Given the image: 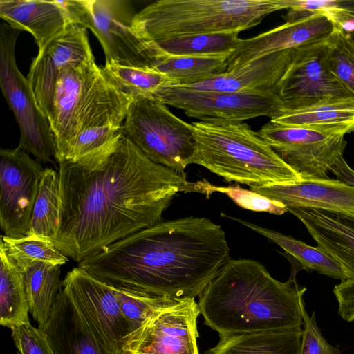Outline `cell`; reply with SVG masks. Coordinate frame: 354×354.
Wrapping results in <instances>:
<instances>
[{
	"mask_svg": "<svg viewBox=\"0 0 354 354\" xmlns=\"http://www.w3.org/2000/svg\"><path fill=\"white\" fill-rule=\"evenodd\" d=\"M59 230L53 241L80 263L109 245L162 221L192 182L151 160L123 132L99 151L59 162Z\"/></svg>",
	"mask_w": 354,
	"mask_h": 354,
	"instance_id": "obj_1",
	"label": "cell"
},
{
	"mask_svg": "<svg viewBox=\"0 0 354 354\" xmlns=\"http://www.w3.org/2000/svg\"><path fill=\"white\" fill-rule=\"evenodd\" d=\"M231 259L223 228L188 216L141 230L78 263L112 286L148 295L195 299Z\"/></svg>",
	"mask_w": 354,
	"mask_h": 354,
	"instance_id": "obj_2",
	"label": "cell"
},
{
	"mask_svg": "<svg viewBox=\"0 0 354 354\" xmlns=\"http://www.w3.org/2000/svg\"><path fill=\"white\" fill-rule=\"evenodd\" d=\"M295 273L281 282L257 261L231 259L198 297L205 324L219 335L301 326L306 288Z\"/></svg>",
	"mask_w": 354,
	"mask_h": 354,
	"instance_id": "obj_3",
	"label": "cell"
},
{
	"mask_svg": "<svg viewBox=\"0 0 354 354\" xmlns=\"http://www.w3.org/2000/svg\"><path fill=\"white\" fill-rule=\"evenodd\" d=\"M196 148L191 164L201 165L226 182L250 187L301 180L272 147L245 122L192 123Z\"/></svg>",
	"mask_w": 354,
	"mask_h": 354,
	"instance_id": "obj_4",
	"label": "cell"
},
{
	"mask_svg": "<svg viewBox=\"0 0 354 354\" xmlns=\"http://www.w3.org/2000/svg\"><path fill=\"white\" fill-rule=\"evenodd\" d=\"M133 97L118 88L92 57L62 71L48 117L58 162L66 160L83 130L122 125Z\"/></svg>",
	"mask_w": 354,
	"mask_h": 354,
	"instance_id": "obj_5",
	"label": "cell"
},
{
	"mask_svg": "<svg viewBox=\"0 0 354 354\" xmlns=\"http://www.w3.org/2000/svg\"><path fill=\"white\" fill-rule=\"evenodd\" d=\"M290 0H159L136 14L132 26L145 42L200 34L239 32Z\"/></svg>",
	"mask_w": 354,
	"mask_h": 354,
	"instance_id": "obj_6",
	"label": "cell"
},
{
	"mask_svg": "<svg viewBox=\"0 0 354 354\" xmlns=\"http://www.w3.org/2000/svg\"><path fill=\"white\" fill-rule=\"evenodd\" d=\"M122 130L151 160L186 176L196 148L192 124L166 104L153 97H133Z\"/></svg>",
	"mask_w": 354,
	"mask_h": 354,
	"instance_id": "obj_7",
	"label": "cell"
},
{
	"mask_svg": "<svg viewBox=\"0 0 354 354\" xmlns=\"http://www.w3.org/2000/svg\"><path fill=\"white\" fill-rule=\"evenodd\" d=\"M71 22L88 28L100 42L106 64L154 68L155 53L135 32L127 0H62Z\"/></svg>",
	"mask_w": 354,
	"mask_h": 354,
	"instance_id": "obj_8",
	"label": "cell"
},
{
	"mask_svg": "<svg viewBox=\"0 0 354 354\" xmlns=\"http://www.w3.org/2000/svg\"><path fill=\"white\" fill-rule=\"evenodd\" d=\"M21 30L2 22L0 30V85L20 130L18 149L36 160L54 163L57 149L48 118L39 109L29 82L18 68L15 46Z\"/></svg>",
	"mask_w": 354,
	"mask_h": 354,
	"instance_id": "obj_9",
	"label": "cell"
},
{
	"mask_svg": "<svg viewBox=\"0 0 354 354\" xmlns=\"http://www.w3.org/2000/svg\"><path fill=\"white\" fill-rule=\"evenodd\" d=\"M350 128L285 126L270 120L257 132L301 180L328 178Z\"/></svg>",
	"mask_w": 354,
	"mask_h": 354,
	"instance_id": "obj_10",
	"label": "cell"
},
{
	"mask_svg": "<svg viewBox=\"0 0 354 354\" xmlns=\"http://www.w3.org/2000/svg\"><path fill=\"white\" fill-rule=\"evenodd\" d=\"M62 287L96 342L109 354H127L131 330L112 286L77 266L66 274Z\"/></svg>",
	"mask_w": 354,
	"mask_h": 354,
	"instance_id": "obj_11",
	"label": "cell"
},
{
	"mask_svg": "<svg viewBox=\"0 0 354 354\" xmlns=\"http://www.w3.org/2000/svg\"><path fill=\"white\" fill-rule=\"evenodd\" d=\"M153 98L201 121L242 122L261 116L271 120L282 111L275 91L234 93L167 86Z\"/></svg>",
	"mask_w": 354,
	"mask_h": 354,
	"instance_id": "obj_12",
	"label": "cell"
},
{
	"mask_svg": "<svg viewBox=\"0 0 354 354\" xmlns=\"http://www.w3.org/2000/svg\"><path fill=\"white\" fill-rule=\"evenodd\" d=\"M326 39L294 50L290 64L276 88L281 113L334 100L354 97L328 66L325 58Z\"/></svg>",
	"mask_w": 354,
	"mask_h": 354,
	"instance_id": "obj_13",
	"label": "cell"
},
{
	"mask_svg": "<svg viewBox=\"0 0 354 354\" xmlns=\"http://www.w3.org/2000/svg\"><path fill=\"white\" fill-rule=\"evenodd\" d=\"M44 169L17 147L0 151V225L4 236H26Z\"/></svg>",
	"mask_w": 354,
	"mask_h": 354,
	"instance_id": "obj_14",
	"label": "cell"
},
{
	"mask_svg": "<svg viewBox=\"0 0 354 354\" xmlns=\"http://www.w3.org/2000/svg\"><path fill=\"white\" fill-rule=\"evenodd\" d=\"M201 310L194 299H185L151 316L130 334L127 354H199L197 318Z\"/></svg>",
	"mask_w": 354,
	"mask_h": 354,
	"instance_id": "obj_15",
	"label": "cell"
},
{
	"mask_svg": "<svg viewBox=\"0 0 354 354\" xmlns=\"http://www.w3.org/2000/svg\"><path fill=\"white\" fill-rule=\"evenodd\" d=\"M93 57L86 29L73 24L32 59L26 78L39 109L47 118L62 71Z\"/></svg>",
	"mask_w": 354,
	"mask_h": 354,
	"instance_id": "obj_16",
	"label": "cell"
},
{
	"mask_svg": "<svg viewBox=\"0 0 354 354\" xmlns=\"http://www.w3.org/2000/svg\"><path fill=\"white\" fill-rule=\"evenodd\" d=\"M337 24L331 16L318 13L295 21L286 22L254 37L241 39L227 58V71L266 55L295 50L324 40L331 34Z\"/></svg>",
	"mask_w": 354,
	"mask_h": 354,
	"instance_id": "obj_17",
	"label": "cell"
},
{
	"mask_svg": "<svg viewBox=\"0 0 354 354\" xmlns=\"http://www.w3.org/2000/svg\"><path fill=\"white\" fill-rule=\"evenodd\" d=\"M250 189L281 203L286 208L318 209L354 218V186L338 179L301 180Z\"/></svg>",
	"mask_w": 354,
	"mask_h": 354,
	"instance_id": "obj_18",
	"label": "cell"
},
{
	"mask_svg": "<svg viewBox=\"0 0 354 354\" xmlns=\"http://www.w3.org/2000/svg\"><path fill=\"white\" fill-rule=\"evenodd\" d=\"M286 209L304 224L317 246L342 266L347 279L354 281V218L318 209Z\"/></svg>",
	"mask_w": 354,
	"mask_h": 354,
	"instance_id": "obj_19",
	"label": "cell"
},
{
	"mask_svg": "<svg viewBox=\"0 0 354 354\" xmlns=\"http://www.w3.org/2000/svg\"><path fill=\"white\" fill-rule=\"evenodd\" d=\"M0 17L34 37L41 53L71 24L62 0H0Z\"/></svg>",
	"mask_w": 354,
	"mask_h": 354,
	"instance_id": "obj_20",
	"label": "cell"
},
{
	"mask_svg": "<svg viewBox=\"0 0 354 354\" xmlns=\"http://www.w3.org/2000/svg\"><path fill=\"white\" fill-rule=\"evenodd\" d=\"M294 50L279 51L254 59L236 69L183 88L223 92L275 91Z\"/></svg>",
	"mask_w": 354,
	"mask_h": 354,
	"instance_id": "obj_21",
	"label": "cell"
},
{
	"mask_svg": "<svg viewBox=\"0 0 354 354\" xmlns=\"http://www.w3.org/2000/svg\"><path fill=\"white\" fill-rule=\"evenodd\" d=\"M41 330L54 354H109L92 337L63 287Z\"/></svg>",
	"mask_w": 354,
	"mask_h": 354,
	"instance_id": "obj_22",
	"label": "cell"
},
{
	"mask_svg": "<svg viewBox=\"0 0 354 354\" xmlns=\"http://www.w3.org/2000/svg\"><path fill=\"white\" fill-rule=\"evenodd\" d=\"M301 326L221 335L205 354H299Z\"/></svg>",
	"mask_w": 354,
	"mask_h": 354,
	"instance_id": "obj_23",
	"label": "cell"
},
{
	"mask_svg": "<svg viewBox=\"0 0 354 354\" xmlns=\"http://www.w3.org/2000/svg\"><path fill=\"white\" fill-rule=\"evenodd\" d=\"M61 266L35 261L22 272L29 311L39 328L48 321L55 301L62 289Z\"/></svg>",
	"mask_w": 354,
	"mask_h": 354,
	"instance_id": "obj_24",
	"label": "cell"
},
{
	"mask_svg": "<svg viewBox=\"0 0 354 354\" xmlns=\"http://www.w3.org/2000/svg\"><path fill=\"white\" fill-rule=\"evenodd\" d=\"M221 215L241 223L278 245L303 269L308 271H316L321 274L339 279L341 281L347 279L342 266L319 247L309 245L291 236L283 234L275 230L261 227L226 214L222 213Z\"/></svg>",
	"mask_w": 354,
	"mask_h": 354,
	"instance_id": "obj_25",
	"label": "cell"
},
{
	"mask_svg": "<svg viewBox=\"0 0 354 354\" xmlns=\"http://www.w3.org/2000/svg\"><path fill=\"white\" fill-rule=\"evenodd\" d=\"M156 53L154 69L167 75L172 82L171 86L187 87L227 69V56L172 55L157 50Z\"/></svg>",
	"mask_w": 354,
	"mask_h": 354,
	"instance_id": "obj_26",
	"label": "cell"
},
{
	"mask_svg": "<svg viewBox=\"0 0 354 354\" xmlns=\"http://www.w3.org/2000/svg\"><path fill=\"white\" fill-rule=\"evenodd\" d=\"M270 120L285 126L344 127L354 131V97L283 111Z\"/></svg>",
	"mask_w": 354,
	"mask_h": 354,
	"instance_id": "obj_27",
	"label": "cell"
},
{
	"mask_svg": "<svg viewBox=\"0 0 354 354\" xmlns=\"http://www.w3.org/2000/svg\"><path fill=\"white\" fill-rule=\"evenodd\" d=\"M60 213L59 174L53 169L46 168L41 179L27 234L53 241L59 230Z\"/></svg>",
	"mask_w": 354,
	"mask_h": 354,
	"instance_id": "obj_28",
	"label": "cell"
},
{
	"mask_svg": "<svg viewBox=\"0 0 354 354\" xmlns=\"http://www.w3.org/2000/svg\"><path fill=\"white\" fill-rule=\"evenodd\" d=\"M0 324L11 328L29 322V305L22 272L0 249Z\"/></svg>",
	"mask_w": 354,
	"mask_h": 354,
	"instance_id": "obj_29",
	"label": "cell"
},
{
	"mask_svg": "<svg viewBox=\"0 0 354 354\" xmlns=\"http://www.w3.org/2000/svg\"><path fill=\"white\" fill-rule=\"evenodd\" d=\"M239 32L190 35L146 42L159 52L180 56H227L238 46Z\"/></svg>",
	"mask_w": 354,
	"mask_h": 354,
	"instance_id": "obj_30",
	"label": "cell"
},
{
	"mask_svg": "<svg viewBox=\"0 0 354 354\" xmlns=\"http://www.w3.org/2000/svg\"><path fill=\"white\" fill-rule=\"evenodd\" d=\"M0 249L21 271L35 261L59 266L68 261V258L55 247L52 240L34 235L20 237L1 235Z\"/></svg>",
	"mask_w": 354,
	"mask_h": 354,
	"instance_id": "obj_31",
	"label": "cell"
},
{
	"mask_svg": "<svg viewBox=\"0 0 354 354\" xmlns=\"http://www.w3.org/2000/svg\"><path fill=\"white\" fill-rule=\"evenodd\" d=\"M108 78L122 92L133 97H153L161 89L172 86L165 74L151 68H131L118 64L102 67Z\"/></svg>",
	"mask_w": 354,
	"mask_h": 354,
	"instance_id": "obj_32",
	"label": "cell"
},
{
	"mask_svg": "<svg viewBox=\"0 0 354 354\" xmlns=\"http://www.w3.org/2000/svg\"><path fill=\"white\" fill-rule=\"evenodd\" d=\"M112 288L129 325L130 334L138 330L155 313L185 299L155 296L115 286Z\"/></svg>",
	"mask_w": 354,
	"mask_h": 354,
	"instance_id": "obj_33",
	"label": "cell"
},
{
	"mask_svg": "<svg viewBox=\"0 0 354 354\" xmlns=\"http://www.w3.org/2000/svg\"><path fill=\"white\" fill-rule=\"evenodd\" d=\"M325 58L332 73L354 95V39L339 23L325 41Z\"/></svg>",
	"mask_w": 354,
	"mask_h": 354,
	"instance_id": "obj_34",
	"label": "cell"
},
{
	"mask_svg": "<svg viewBox=\"0 0 354 354\" xmlns=\"http://www.w3.org/2000/svg\"><path fill=\"white\" fill-rule=\"evenodd\" d=\"M191 192L205 194L209 198L214 192L226 194L239 207L255 212H265L275 215H281L287 212L286 207L281 203L270 199L254 191L241 187L239 185L216 186L205 179L192 182Z\"/></svg>",
	"mask_w": 354,
	"mask_h": 354,
	"instance_id": "obj_35",
	"label": "cell"
},
{
	"mask_svg": "<svg viewBox=\"0 0 354 354\" xmlns=\"http://www.w3.org/2000/svg\"><path fill=\"white\" fill-rule=\"evenodd\" d=\"M122 125L108 124L82 131L65 160L76 162L97 152L122 132Z\"/></svg>",
	"mask_w": 354,
	"mask_h": 354,
	"instance_id": "obj_36",
	"label": "cell"
},
{
	"mask_svg": "<svg viewBox=\"0 0 354 354\" xmlns=\"http://www.w3.org/2000/svg\"><path fill=\"white\" fill-rule=\"evenodd\" d=\"M12 337L20 354H54L43 330L30 322L10 328Z\"/></svg>",
	"mask_w": 354,
	"mask_h": 354,
	"instance_id": "obj_37",
	"label": "cell"
},
{
	"mask_svg": "<svg viewBox=\"0 0 354 354\" xmlns=\"http://www.w3.org/2000/svg\"><path fill=\"white\" fill-rule=\"evenodd\" d=\"M301 313L304 328L299 354H341L339 349L329 344L322 336L317 324L315 312L310 316L304 304Z\"/></svg>",
	"mask_w": 354,
	"mask_h": 354,
	"instance_id": "obj_38",
	"label": "cell"
},
{
	"mask_svg": "<svg viewBox=\"0 0 354 354\" xmlns=\"http://www.w3.org/2000/svg\"><path fill=\"white\" fill-rule=\"evenodd\" d=\"M339 7L340 0H290L283 19L286 22L295 21L318 13L333 17Z\"/></svg>",
	"mask_w": 354,
	"mask_h": 354,
	"instance_id": "obj_39",
	"label": "cell"
},
{
	"mask_svg": "<svg viewBox=\"0 0 354 354\" xmlns=\"http://www.w3.org/2000/svg\"><path fill=\"white\" fill-rule=\"evenodd\" d=\"M338 302V314L346 321H354V281L344 280L333 288Z\"/></svg>",
	"mask_w": 354,
	"mask_h": 354,
	"instance_id": "obj_40",
	"label": "cell"
},
{
	"mask_svg": "<svg viewBox=\"0 0 354 354\" xmlns=\"http://www.w3.org/2000/svg\"><path fill=\"white\" fill-rule=\"evenodd\" d=\"M333 18L341 25L354 26V0H341L340 7ZM349 32L354 39V28Z\"/></svg>",
	"mask_w": 354,
	"mask_h": 354,
	"instance_id": "obj_41",
	"label": "cell"
},
{
	"mask_svg": "<svg viewBox=\"0 0 354 354\" xmlns=\"http://www.w3.org/2000/svg\"><path fill=\"white\" fill-rule=\"evenodd\" d=\"M338 180L354 186V170L348 165L341 155L330 169Z\"/></svg>",
	"mask_w": 354,
	"mask_h": 354,
	"instance_id": "obj_42",
	"label": "cell"
}]
</instances>
